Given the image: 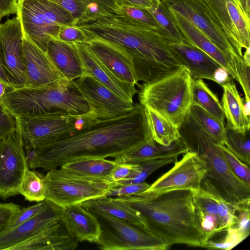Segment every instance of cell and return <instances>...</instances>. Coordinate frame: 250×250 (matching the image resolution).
Returning <instances> with one entry per match:
<instances>
[{
	"label": "cell",
	"mask_w": 250,
	"mask_h": 250,
	"mask_svg": "<svg viewBox=\"0 0 250 250\" xmlns=\"http://www.w3.org/2000/svg\"><path fill=\"white\" fill-rule=\"evenodd\" d=\"M151 137L146 107L137 103L126 114L98 119L71 136L33 149L26 155L28 167L48 171L82 159L115 158Z\"/></svg>",
	"instance_id": "obj_1"
},
{
	"label": "cell",
	"mask_w": 250,
	"mask_h": 250,
	"mask_svg": "<svg viewBox=\"0 0 250 250\" xmlns=\"http://www.w3.org/2000/svg\"><path fill=\"white\" fill-rule=\"evenodd\" d=\"M89 37L110 43L131 59L137 82L148 84L185 67L170 42L154 29L121 15L76 25Z\"/></svg>",
	"instance_id": "obj_2"
},
{
	"label": "cell",
	"mask_w": 250,
	"mask_h": 250,
	"mask_svg": "<svg viewBox=\"0 0 250 250\" xmlns=\"http://www.w3.org/2000/svg\"><path fill=\"white\" fill-rule=\"evenodd\" d=\"M114 199L137 211L147 230L170 247L175 244L205 248L208 240L197 214L190 190H175L155 197L137 194Z\"/></svg>",
	"instance_id": "obj_3"
},
{
	"label": "cell",
	"mask_w": 250,
	"mask_h": 250,
	"mask_svg": "<svg viewBox=\"0 0 250 250\" xmlns=\"http://www.w3.org/2000/svg\"><path fill=\"white\" fill-rule=\"evenodd\" d=\"M180 139L188 151L196 153L205 161V178L228 202L250 207V185L236 176L219 151L216 143L193 119L188 111L178 127Z\"/></svg>",
	"instance_id": "obj_4"
},
{
	"label": "cell",
	"mask_w": 250,
	"mask_h": 250,
	"mask_svg": "<svg viewBox=\"0 0 250 250\" xmlns=\"http://www.w3.org/2000/svg\"><path fill=\"white\" fill-rule=\"evenodd\" d=\"M0 101L15 118L55 112L82 115L89 105L73 81L66 79L50 85L9 88Z\"/></svg>",
	"instance_id": "obj_5"
},
{
	"label": "cell",
	"mask_w": 250,
	"mask_h": 250,
	"mask_svg": "<svg viewBox=\"0 0 250 250\" xmlns=\"http://www.w3.org/2000/svg\"><path fill=\"white\" fill-rule=\"evenodd\" d=\"M191 80L184 67L154 83L138 84L139 103L178 128L192 104Z\"/></svg>",
	"instance_id": "obj_6"
},
{
	"label": "cell",
	"mask_w": 250,
	"mask_h": 250,
	"mask_svg": "<svg viewBox=\"0 0 250 250\" xmlns=\"http://www.w3.org/2000/svg\"><path fill=\"white\" fill-rule=\"evenodd\" d=\"M15 119L27 154L38 147L71 136L98 120L89 112L82 115L55 112Z\"/></svg>",
	"instance_id": "obj_7"
},
{
	"label": "cell",
	"mask_w": 250,
	"mask_h": 250,
	"mask_svg": "<svg viewBox=\"0 0 250 250\" xmlns=\"http://www.w3.org/2000/svg\"><path fill=\"white\" fill-rule=\"evenodd\" d=\"M16 14L22 32L46 53L49 42L58 38L61 27L75 23L68 12L48 0H18Z\"/></svg>",
	"instance_id": "obj_8"
},
{
	"label": "cell",
	"mask_w": 250,
	"mask_h": 250,
	"mask_svg": "<svg viewBox=\"0 0 250 250\" xmlns=\"http://www.w3.org/2000/svg\"><path fill=\"white\" fill-rule=\"evenodd\" d=\"M98 220L101 235L97 244L102 250H166L170 247L146 229L92 208H85Z\"/></svg>",
	"instance_id": "obj_9"
},
{
	"label": "cell",
	"mask_w": 250,
	"mask_h": 250,
	"mask_svg": "<svg viewBox=\"0 0 250 250\" xmlns=\"http://www.w3.org/2000/svg\"><path fill=\"white\" fill-rule=\"evenodd\" d=\"M45 180V199L62 207L105 195L111 188L116 187L109 180L82 176L61 167L48 170Z\"/></svg>",
	"instance_id": "obj_10"
},
{
	"label": "cell",
	"mask_w": 250,
	"mask_h": 250,
	"mask_svg": "<svg viewBox=\"0 0 250 250\" xmlns=\"http://www.w3.org/2000/svg\"><path fill=\"white\" fill-rule=\"evenodd\" d=\"M193 204L202 229L208 239L216 234L226 231L238 221L241 207L226 201L214 186L204 178L198 188L190 190Z\"/></svg>",
	"instance_id": "obj_11"
},
{
	"label": "cell",
	"mask_w": 250,
	"mask_h": 250,
	"mask_svg": "<svg viewBox=\"0 0 250 250\" xmlns=\"http://www.w3.org/2000/svg\"><path fill=\"white\" fill-rule=\"evenodd\" d=\"M145 191L139 193L149 197L175 190H191L200 188L208 171V166L196 153L188 151L182 158Z\"/></svg>",
	"instance_id": "obj_12"
},
{
	"label": "cell",
	"mask_w": 250,
	"mask_h": 250,
	"mask_svg": "<svg viewBox=\"0 0 250 250\" xmlns=\"http://www.w3.org/2000/svg\"><path fill=\"white\" fill-rule=\"evenodd\" d=\"M202 32L231 60L241 56L228 39L218 21L203 0H161Z\"/></svg>",
	"instance_id": "obj_13"
},
{
	"label": "cell",
	"mask_w": 250,
	"mask_h": 250,
	"mask_svg": "<svg viewBox=\"0 0 250 250\" xmlns=\"http://www.w3.org/2000/svg\"><path fill=\"white\" fill-rule=\"evenodd\" d=\"M20 132L0 140V197L4 200L19 194L25 171L28 168Z\"/></svg>",
	"instance_id": "obj_14"
},
{
	"label": "cell",
	"mask_w": 250,
	"mask_h": 250,
	"mask_svg": "<svg viewBox=\"0 0 250 250\" xmlns=\"http://www.w3.org/2000/svg\"><path fill=\"white\" fill-rule=\"evenodd\" d=\"M86 101L89 112L98 119H110L126 114L134 104L122 99L89 74L73 81Z\"/></svg>",
	"instance_id": "obj_15"
},
{
	"label": "cell",
	"mask_w": 250,
	"mask_h": 250,
	"mask_svg": "<svg viewBox=\"0 0 250 250\" xmlns=\"http://www.w3.org/2000/svg\"><path fill=\"white\" fill-rule=\"evenodd\" d=\"M0 61L13 88L28 86L22 52V31L17 17L0 25Z\"/></svg>",
	"instance_id": "obj_16"
},
{
	"label": "cell",
	"mask_w": 250,
	"mask_h": 250,
	"mask_svg": "<svg viewBox=\"0 0 250 250\" xmlns=\"http://www.w3.org/2000/svg\"><path fill=\"white\" fill-rule=\"evenodd\" d=\"M221 28L243 57L242 50L250 47V18L244 12L240 0H203Z\"/></svg>",
	"instance_id": "obj_17"
},
{
	"label": "cell",
	"mask_w": 250,
	"mask_h": 250,
	"mask_svg": "<svg viewBox=\"0 0 250 250\" xmlns=\"http://www.w3.org/2000/svg\"><path fill=\"white\" fill-rule=\"evenodd\" d=\"M22 52L28 86L55 84L66 79L47 53L22 32Z\"/></svg>",
	"instance_id": "obj_18"
},
{
	"label": "cell",
	"mask_w": 250,
	"mask_h": 250,
	"mask_svg": "<svg viewBox=\"0 0 250 250\" xmlns=\"http://www.w3.org/2000/svg\"><path fill=\"white\" fill-rule=\"evenodd\" d=\"M81 62L83 74H89L98 82L126 102L133 104L137 93L135 85L125 83L113 74L91 52L86 42L70 44Z\"/></svg>",
	"instance_id": "obj_19"
},
{
	"label": "cell",
	"mask_w": 250,
	"mask_h": 250,
	"mask_svg": "<svg viewBox=\"0 0 250 250\" xmlns=\"http://www.w3.org/2000/svg\"><path fill=\"white\" fill-rule=\"evenodd\" d=\"M63 207L49 201L36 215L0 235V250H11L52 223L62 218Z\"/></svg>",
	"instance_id": "obj_20"
},
{
	"label": "cell",
	"mask_w": 250,
	"mask_h": 250,
	"mask_svg": "<svg viewBox=\"0 0 250 250\" xmlns=\"http://www.w3.org/2000/svg\"><path fill=\"white\" fill-rule=\"evenodd\" d=\"M92 54L118 79L132 85L138 84L129 57L105 41L90 38L86 42Z\"/></svg>",
	"instance_id": "obj_21"
},
{
	"label": "cell",
	"mask_w": 250,
	"mask_h": 250,
	"mask_svg": "<svg viewBox=\"0 0 250 250\" xmlns=\"http://www.w3.org/2000/svg\"><path fill=\"white\" fill-rule=\"evenodd\" d=\"M79 242L70 234L62 218L11 250H73Z\"/></svg>",
	"instance_id": "obj_22"
},
{
	"label": "cell",
	"mask_w": 250,
	"mask_h": 250,
	"mask_svg": "<svg viewBox=\"0 0 250 250\" xmlns=\"http://www.w3.org/2000/svg\"><path fill=\"white\" fill-rule=\"evenodd\" d=\"M185 42L195 46L209 55L237 81L230 64L229 58L215 45L202 32L176 12L168 9Z\"/></svg>",
	"instance_id": "obj_23"
},
{
	"label": "cell",
	"mask_w": 250,
	"mask_h": 250,
	"mask_svg": "<svg viewBox=\"0 0 250 250\" xmlns=\"http://www.w3.org/2000/svg\"><path fill=\"white\" fill-rule=\"evenodd\" d=\"M62 220L70 234L79 242H98L100 224L96 217L81 204L63 207Z\"/></svg>",
	"instance_id": "obj_24"
},
{
	"label": "cell",
	"mask_w": 250,
	"mask_h": 250,
	"mask_svg": "<svg viewBox=\"0 0 250 250\" xmlns=\"http://www.w3.org/2000/svg\"><path fill=\"white\" fill-rule=\"evenodd\" d=\"M169 45L182 63L189 70L192 79H205L214 81V72L221 65L209 55L185 41Z\"/></svg>",
	"instance_id": "obj_25"
},
{
	"label": "cell",
	"mask_w": 250,
	"mask_h": 250,
	"mask_svg": "<svg viewBox=\"0 0 250 250\" xmlns=\"http://www.w3.org/2000/svg\"><path fill=\"white\" fill-rule=\"evenodd\" d=\"M157 144L151 137L141 146L115 158L114 160L118 164L136 165L158 159L178 157L188 151L181 139L168 146Z\"/></svg>",
	"instance_id": "obj_26"
},
{
	"label": "cell",
	"mask_w": 250,
	"mask_h": 250,
	"mask_svg": "<svg viewBox=\"0 0 250 250\" xmlns=\"http://www.w3.org/2000/svg\"><path fill=\"white\" fill-rule=\"evenodd\" d=\"M231 78L221 86L223 89L221 104L225 117L227 119L226 128L245 133L250 130V118L244 113V98L239 94Z\"/></svg>",
	"instance_id": "obj_27"
},
{
	"label": "cell",
	"mask_w": 250,
	"mask_h": 250,
	"mask_svg": "<svg viewBox=\"0 0 250 250\" xmlns=\"http://www.w3.org/2000/svg\"><path fill=\"white\" fill-rule=\"evenodd\" d=\"M46 53L67 80L73 81L83 75L81 62L71 44L53 38L48 42Z\"/></svg>",
	"instance_id": "obj_28"
},
{
	"label": "cell",
	"mask_w": 250,
	"mask_h": 250,
	"mask_svg": "<svg viewBox=\"0 0 250 250\" xmlns=\"http://www.w3.org/2000/svg\"><path fill=\"white\" fill-rule=\"evenodd\" d=\"M81 205L84 208L104 211L117 218L146 228L144 219L137 211L114 198L103 195L87 200Z\"/></svg>",
	"instance_id": "obj_29"
},
{
	"label": "cell",
	"mask_w": 250,
	"mask_h": 250,
	"mask_svg": "<svg viewBox=\"0 0 250 250\" xmlns=\"http://www.w3.org/2000/svg\"><path fill=\"white\" fill-rule=\"evenodd\" d=\"M118 164L114 160L91 158L72 161L61 167L71 173L82 176L111 181L110 175Z\"/></svg>",
	"instance_id": "obj_30"
},
{
	"label": "cell",
	"mask_w": 250,
	"mask_h": 250,
	"mask_svg": "<svg viewBox=\"0 0 250 250\" xmlns=\"http://www.w3.org/2000/svg\"><path fill=\"white\" fill-rule=\"evenodd\" d=\"M192 104L199 105L225 124V115L217 96L202 80H191Z\"/></svg>",
	"instance_id": "obj_31"
},
{
	"label": "cell",
	"mask_w": 250,
	"mask_h": 250,
	"mask_svg": "<svg viewBox=\"0 0 250 250\" xmlns=\"http://www.w3.org/2000/svg\"><path fill=\"white\" fill-rule=\"evenodd\" d=\"M81 9L82 15L74 25L120 15L121 6L118 0H76Z\"/></svg>",
	"instance_id": "obj_32"
},
{
	"label": "cell",
	"mask_w": 250,
	"mask_h": 250,
	"mask_svg": "<svg viewBox=\"0 0 250 250\" xmlns=\"http://www.w3.org/2000/svg\"><path fill=\"white\" fill-rule=\"evenodd\" d=\"M146 109L151 137L156 143L168 146L180 139L177 127L155 111Z\"/></svg>",
	"instance_id": "obj_33"
},
{
	"label": "cell",
	"mask_w": 250,
	"mask_h": 250,
	"mask_svg": "<svg viewBox=\"0 0 250 250\" xmlns=\"http://www.w3.org/2000/svg\"><path fill=\"white\" fill-rule=\"evenodd\" d=\"M158 23L159 33L170 43H179L185 41L184 38L171 16L168 8L160 0L147 9Z\"/></svg>",
	"instance_id": "obj_34"
},
{
	"label": "cell",
	"mask_w": 250,
	"mask_h": 250,
	"mask_svg": "<svg viewBox=\"0 0 250 250\" xmlns=\"http://www.w3.org/2000/svg\"><path fill=\"white\" fill-rule=\"evenodd\" d=\"M188 112L216 144L225 145L226 127L224 124L197 104H192Z\"/></svg>",
	"instance_id": "obj_35"
},
{
	"label": "cell",
	"mask_w": 250,
	"mask_h": 250,
	"mask_svg": "<svg viewBox=\"0 0 250 250\" xmlns=\"http://www.w3.org/2000/svg\"><path fill=\"white\" fill-rule=\"evenodd\" d=\"M19 193L30 202H40L46 199L45 175L27 168L20 187Z\"/></svg>",
	"instance_id": "obj_36"
},
{
	"label": "cell",
	"mask_w": 250,
	"mask_h": 250,
	"mask_svg": "<svg viewBox=\"0 0 250 250\" xmlns=\"http://www.w3.org/2000/svg\"><path fill=\"white\" fill-rule=\"evenodd\" d=\"M178 157H170L133 165L130 174L115 183L116 187L126 184L143 182L153 172L161 167L177 161Z\"/></svg>",
	"instance_id": "obj_37"
},
{
	"label": "cell",
	"mask_w": 250,
	"mask_h": 250,
	"mask_svg": "<svg viewBox=\"0 0 250 250\" xmlns=\"http://www.w3.org/2000/svg\"><path fill=\"white\" fill-rule=\"evenodd\" d=\"M225 145L241 161L250 166V130L242 133L226 127Z\"/></svg>",
	"instance_id": "obj_38"
},
{
	"label": "cell",
	"mask_w": 250,
	"mask_h": 250,
	"mask_svg": "<svg viewBox=\"0 0 250 250\" xmlns=\"http://www.w3.org/2000/svg\"><path fill=\"white\" fill-rule=\"evenodd\" d=\"M119 14L143 26L155 30L159 33V26L147 9L122 5L119 8Z\"/></svg>",
	"instance_id": "obj_39"
},
{
	"label": "cell",
	"mask_w": 250,
	"mask_h": 250,
	"mask_svg": "<svg viewBox=\"0 0 250 250\" xmlns=\"http://www.w3.org/2000/svg\"><path fill=\"white\" fill-rule=\"evenodd\" d=\"M225 232L223 239L219 241L208 240L205 248L208 249L229 250L243 241L250 234L235 225L229 228Z\"/></svg>",
	"instance_id": "obj_40"
},
{
	"label": "cell",
	"mask_w": 250,
	"mask_h": 250,
	"mask_svg": "<svg viewBox=\"0 0 250 250\" xmlns=\"http://www.w3.org/2000/svg\"><path fill=\"white\" fill-rule=\"evenodd\" d=\"M221 155L229 167L239 178L250 185V166L241 161L225 145L216 144Z\"/></svg>",
	"instance_id": "obj_41"
},
{
	"label": "cell",
	"mask_w": 250,
	"mask_h": 250,
	"mask_svg": "<svg viewBox=\"0 0 250 250\" xmlns=\"http://www.w3.org/2000/svg\"><path fill=\"white\" fill-rule=\"evenodd\" d=\"M230 64L245 94V99H250V67L245 63L243 58L230 60Z\"/></svg>",
	"instance_id": "obj_42"
},
{
	"label": "cell",
	"mask_w": 250,
	"mask_h": 250,
	"mask_svg": "<svg viewBox=\"0 0 250 250\" xmlns=\"http://www.w3.org/2000/svg\"><path fill=\"white\" fill-rule=\"evenodd\" d=\"M48 202V200L45 199L37 204L21 208L13 217L4 232L14 229L21 224L36 215L46 206Z\"/></svg>",
	"instance_id": "obj_43"
},
{
	"label": "cell",
	"mask_w": 250,
	"mask_h": 250,
	"mask_svg": "<svg viewBox=\"0 0 250 250\" xmlns=\"http://www.w3.org/2000/svg\"><path fill=\"white\" fill-rule=\"evenodd\" d=\"M57 39L66 43L87 42L89 37L76 25L62 26Z\"/></svg>",
	"instance_id": "obj_44"
},
{
	"label": "cell",
	"mask_w": 250,
	"mask_h": 250,
	"mask_svg": "<svg viewBox=\"0 0 250 250\" xmlns=\"http://www.w3.org/2000/svg\"><path fill=\"white\" fill-rule=\"evenodd\" d=\"M150 185L145 181L137 184H129L111 188L105 196L119 197L137 194L146 190Z\"/></svg>",
	"instance_id": "obj_45"
},
{
	"label": "cell",
	"mask_w": 250,
	"mask_h": 250,
	"mask_svg": "<svg viewBox=\"0 0 250 250\" xmlns=\"http://www.w3.org/2000/svg\"><path fill=\"white\" fill-rule=\"evenodd\" d=\"M16 129L15 118L6 109L0 101V140L11 134Z\"/></svg>",
	"instance_id": "obj_46"
},
{
	"label": "cell",
	"mask_w": 250,
	"mask_h": 250,
	"mask_svg": "<svg viewBox=\"0 0 250 250\" xmlns=\"http://www.w3.org/2000/svg\"><path fill=\"white\" fill-rule=\"evenodd\" d=\"M18 205L10 203H0V235L6 230L13 217L20 210Z\"/></svg>",
	"instance_id": "obj_47"
},
{
	"label": "cell",
	"mask_w": 250,
	"mask_h": 250,
	"mask_svg": "<svg viewBox=\"0 0 250 250\" xmlns=\"http://www.w3.org/2000/svg\"><path fill=\"white\" fill-rule=\"evenodd\" d=\"M48 0L56 4L68 12L75 19V23L82 15L81 8L76 0Z\"/></svg>",
	"instance_id": "obj_48"
},
{
	"label": "cell",
	"mask_w": 250,
	"mask_h": 250,
	"mask_svg": "<svg viewBox=\"0 0 250 250\" xmlns=\"http://www.w3.org/2000/svg\"><path fill=\"white\" fill-rule=\"evenodd\" d=\"M133 166V165L118 164L110 175L111 181L115 185L116 182L125 179L130 174Z\"/></svg>",
	"instance_id": "obj_49"
},
{
	"label": "cell",
	"mask_w": 250,
	"mask_h": 250,
	"mask_svg": "<svg viewBox=\"0 0 250 250\" xmlns=\"http://www.w3.org/2000/svg\"><path fill=\"white\" fill-rule=\"evenodd\" d=\"M18 0H0V14L2 18L16 14Z\"/></svg>",
	"instance_id": "obj_50"
},
{
	"label": "cell",
	"mask_w": 250,
	"mask_h": 250,
	"mask_svg": "<svg viewBox=\"0 0 250 250\" xmlns=\"http://www.w3.org/2000/svg\"><path fill=\"white\" fill-rule=\"evenodd\" d=\"M120 5H126L148 9L160 0H118Z\"/></svg>",
	"instance_id": "obj_51"
},
{
	"label": "cell",
	"mask_w": 250,
	"mask_h": 250,
	"mask_svg": "<svg viewBox=\"0 0 250 250\" xmlns=\"http://www.w3.org/2000/svg\"><path fill=\"white\" fill-rule=\"evenodd\" d=\"M229 73L222 67H220L214 72V82L220 85L229 81L232 77H229Z\"/></svg>",
	"instance_id": "obj_52"
},
{
	"label": "cell",
	"mask_w": 250,
	"mask_h": 250,
	"mask_svg": "<svg viewBox=\"0 0 250 250\" xmlns=\"http://www.w3.org/2000/svg\"><path fill=\"white\" fill-rule=\"evenodd\" d=\"M0 81L4 83L8 88H13V86L10 82L8 78L4 71L0 61Z\"/></svg>",
	"instance_id": "obj_53"
},
{
	"label": "cell",
	"mask_w": 250,
	"mask_h": 250,
	"mask_svg": "<svg viewBox=\"0 0 250 250\" xmlns=\"http://www.w3.org/2000/svg\"><path fill=\"white\" fill-rule=\"evenodd\" d=\"M240 2L245 13L250 16V0H240Z\"/></svg>",
	"instance_id": "obj_54"
},
{
	"label": "cell",
	"mask_w": 250,
	"mask_h": 250,
	"mask_svg": "<svg viewBox=\"0 0 250 250\" xmlns=\"http://www.w3.org/2000/svg\"><path fill=\"white\" fill-rule=\"evenodd\" d=\"M243 105L244 113L245 115L250 118V99H245Z\"/></svg>",
	"instance_id": "obj_55"
},
{
	"label": "cell",
	"mask_w": 250,
	"mask_h": 250,
	"mask_svg": "<svg viewBox=\"0 0 250 250\" xmlns=\"http://www.w3.org/2000/svg\"><path fill=\"white\" fill-rule=\"evenodd\" d=\"M250 47L245 49V51L243 54V60L246 64L250 67Z\"/></svg>",
	"instance_id": "obj_56"
},
{
	"label": "cell",
	"mask_w": 250,
	"mask_h": 250,
	"mask_svg": "<svg viewBox=\"0 0 250 250\" xmlns=\"http://www.w3.org/2000/svg\"><path fill=\"white\" fill-rule=\"evenodd\" d=\"M7 88V86L2 82L0 81V99L4 95V94L6 92V89Z\"/></svg>",
	"instance_id": "obj_57"
},
{
	"label": "cell",
	"mask_w": 250,
	"mask_h": 250,
	"mask_svg": "<svg viewBox=\"0 0 250 250\" xmlns=\"http://www.w3.org/2000/svg\"><path fill=\"white\" fill-rule=\"evenodd\" d=\"M1 19H2V18H0V25L1 24Z\"/></svg>",
	"instance_id": "obj_58"
},
{
	"label": "cell",
	"mask_w": 250,
	"mask_h": 250,
	"mask_svg": "<svg viewBox=\"0 0 250 250\" xmlns=\"http://www.w3.org/2000/svg\"><path fill=\"white\" fill-rule=\"evenodd\" d=\"M0 18H2V17H1V15H0Z\"/></svg>",
	"instance_id": "obj_59"
}]
</instances>
